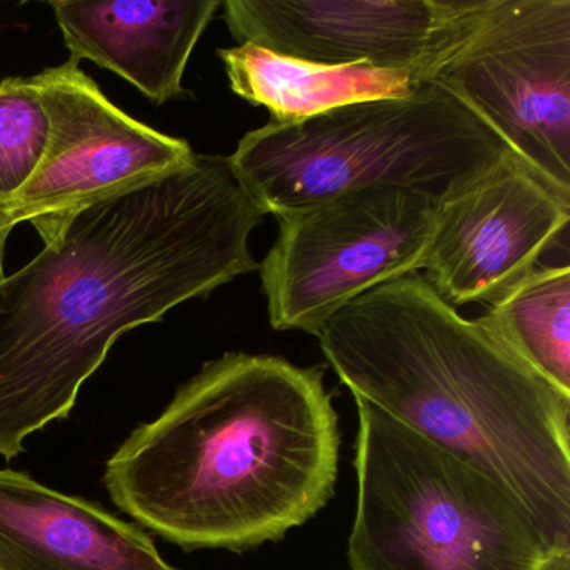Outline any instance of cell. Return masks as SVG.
Returning <instances> with one entry per match:
<instances>
[{"label": "cell", "mask_w": 570, "mask_h": 570, "mask_svg": "<svg viewBox=\"0 0 570 570\" xmlns=\"http://www.w3.org/2000/svg\"><path fill=\"white\" fill-rule=\"evenodd\" d=\"M266 216L208 155L76 212L0 282V456L71 415L119 336L255 272Z\"/></svg>", "instance_id": "cell-1"}, {"label": "cell", "mask_w": 570, "mask_h": 570, "mask_svg": "<svg viewBox=\"0 0 570 570\" xmlns=\"http://www.w3.org/2000/svg\"><path fill=\"white\" fill-rule=\"evenodd\" d=\"M338 416L318 366L225 353L108 460L118 509L185 550L253 549L326 505Z\"/></svg>", "instance_id": "cell-2"}, {"label": "cell", "mask_w": 570, "mask_h": 570, "mask_svg": "<svg viewBox=\"0 0 570 570\" xmlns=\"http://www.w3.org/2000/svg\"><path fill=\"white\" fill-rule=\"evenodd\" d=\"M343 385L512 493L550 557L570 553V395L466 320L419 273L315 333Z\"/></svg>", "instance_id": "cell-3"}, {"label": "cell", "mask_w": 570, "mask_h": 570, "mask_svg": "<svg viewBox=\"0 0 570 570\" xmlns=\"http://www.w3.org/2000/svg\"><path fill=\"white\" fill-rule=\"evenodd\" d=\"M510 151L439 82L405 98L340 106L246 132L229 166L275 218L343 193L400 188L443 202L495 169Z\"/></svg>", "instance_id": "cell-4"}, {"label": "cell", "mask_w": 570, "mask_h": 570, "mask_svg": "<svg viewBox=\"0 0 570 570\" xmlns=\"http://www.w3.org/2000/svg\"><path fill=\"white\" fill-rule=\"evenodd\" d=\"M352 570H543L549 547L485 473L355 399Z\"/></svg>", "instance_id": "cell-5"}, {"label": "cell", "mask_w": 570, "mask_h": 570, "mask_svg": "<svg viewBox=\"0 0 570 570\" xmlns=\"http://www.w3.org/2000/svg\"><path fill=\"white\" fill-rule=\"evenodd\" d=\"M440 203L370 188L276 218L278 238L258 266L273 328L315 335L363 293L419 273Z\"/></svg>", "instance_id": "cell-6"}, {"label": "cell", "mask_w": 570, "mask_h": 570, "mask_svg": "<svg viewBox=\"0 0 570 570\" xmlns=\"http://www.w3.org/2000/svg\"><path fill=\"white\" fill-rule=\"evenodd\" d=\"M433 81L570 202V0H492Z\"/></svg>", "instance_id": "cell-7"}, {"label": "cell", "mask_w": 570, "mask_h": 570, "mask_svg": "<svg viewBox=\"0 0 570 570\" xmlns=\"http://www.w3.org/2000/svg\"><path fill=\"white\" fill-rule=\"evenodd\" d=\"M49 119L45 156L32 178L0 203V232L31 222L51 242L79 209L188 165L185 139L163 135L116 108L69 59L32 76Z\"/></svg>", "instance_id": "cell-8"}, {"label": "cell", "mask_w": 570, "mask_h": 570, "mask_svg": "<svg viewBox=\"0 0 570 570\" xmlns=\"http://www.w3.org/2000/svg\"><path fill=\"white\" fill-rule=\"evenodd\" d=\"M492 0H225L233 38L325 66L422 71L475 31Z\"/></svg>", "instance_id": "cell-9"}, {"label": "cell", "mask_w": 570, "mask_h": 570, "mask_svg": "<svg viewBox=\"0 0 570 570\" xmlns=\"http://www.w3.org/2000/svg\"><path fill=\"white\" fill-rule=\"evenodd\" d=\"M570 219V202L513 156L440 203L422 269L452 306L493 303L525 279Z\"/></svg>", "instance_id": "cell-10"}, {"label": "cell", "mask_w": 570, "mask_h": 570, "mask_svg": "<svg viewBox=\"0 0 570 570\" xmlns=\"http://www.w3.org/2000/svg\"><path fill=\"white\" fill-rule=\"evenodd\" d=\"M0 570H181L98 503L0 469Z\"/></svg>", "instance_id": "cell-11"}, {"label": "cell", "mask_w": 570, "mask_h": 570, "mask_svg": "<svg viewBox=\"0 0 570 570\" xmlns=\"http://www.w3.org/2000/svg\"><path fill=\"white\" fill-rule=\"evenodd\" d=\"M71 61L109 69L156 106L188 95L183 76L219 0L52 2Z\"/></svg>", "instance_id": "cell-12"}, {"label": "cell", "mask_w": 570, "mask_h": 570, "mask_svg": "<svg viewBox=\"0 0 570 570\" xmlns=\"http://www.w3.org/2000/svg\"><path fill=\"white\" fill-rule=\"evenodd\" d=\"M218 56L233 92L249 105L268 109L275 122L309 118L353 102L405 98L433 81L422 71L315 65L252 42L218 49Z\"/></svg>", "instance_id": "cell-13"}, {"label": "cell", "mask_w": 570, "mask_h": 570, "mask_svg": "<svg viewBox=\"0 0 570 570\" xmlns=\"http://www.w3.org/2000/svg\"><path fill=\"white\" fill-rule=\"evenodd\" d=\"M480 322L550 385L570 395V266L535 268Z\"/></svg>", "instance_id": "cell-14"}, {"label": "cell", "mask_w": 570, "mask_h": 570, "mask_svg": "<svg viewBox=\"0 0 570 570\" xmlns=\"http://www.w3.org/2000/svg\"><path fill=\"white\" fill-rule=\"evenodd\" d=\"M49 138V119L29 78L0 82V203L32 178Z\"/></svg>", "instance_id": "cell-15"}, {"label": "cell", "mask_w": 570, "mask_h": 570, "mask_svg": "<svg viewBox=\"0 0 570 570\" xmlns=\"http://www.w3.org/2000/svg\"><path fill=\"white\" fill-rule=\"evenodd\" d=\"M543 570H570V553L549 557Z\"/></svg>", "instance_id": "cell-16"}, {"label": "cell", "mask_w": 570, "mask_h": 570, "mask_svg": "<svg viewBox=\"0 0 570 570\" xmlns=\"http://www.w3.org/2000/svg\"><path fill=\"white\" fill-rule=\"evenodd\" d=\"M11 233L0 232V282L6 278L4 273V252H6V243H8V238Z\"/></svg>", "instance_id": "cell-17"}]
</instances>
